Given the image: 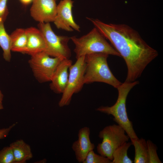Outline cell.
<instances>
[{
	"mask_svg": "<svg viewBox=\"0 0 163 163\" xmlns=\"http://www.w3.org/2000/svg\"><path fill=\"white\" fill-rule=\"evenodd\" d=\"M124 59L127 73L125 81L133 82L139 77L146 66L158 55L136 30L125 24L104 23L97 19L87 18Z\"/></svg>",
	"mask_w": 163,
	"mask_h": 163,
	"instance_id": "1",
	"label": "cell"
},
{
	"mask_svg": "<svg viewBox=\"0 0 163 163\" xmlns=\"http://www.w3.org/2000/svg\"><path fill=\"white\" fill-rule=\"evenodd\" d=\"M139 83L138 81L129 82L125 81L117 88L118 96L115 104L111 106H101L96 109L97 111L112 115L113 120L125 130L130 140L139 138L133 128L132 122L129 120L126 111L127 97L131 90Z\"/></svg>",
	"mask_w": 163,
	"mask_h": 163,
	"instance_id": "2",
	"label": "cell"
},
{
	"mask_svg": "<svg viewBox=\"0 0 163 163\" xmlns=\"http://www.w3.org/2000/svg\"><path fill=\"white\" fill-rule=\"evenodd\" d=\"M108 56L105 53H97L85 56L86 66L84 76V84L102 82L117 88L122 84L109 68L107 62Z\"/></svg>",
	"mask_w": 163,
	"mask_h": 163,
	"instance_id": "3",
	"label": "cell"
},
{
	"mask_svg": "<svg viewBox=\"0 0 163 163\" xmlns=\"http://www.w3.org/2000/svg\"><path fill=\"white\" fill-rule=\"evenodd\" d=\"M70 39L75 45L74 50L76 59L82 56L97 53L121 57L118 52L95 27L81 37L74 36L70 37Z\"/></svg>",
	"mask_w": 163,
	"mask_h": 163,
	"instance_id": "4",
	"label": "cell"
},
{
	"mask_svg": "<svg viewBox=\"0 0 163 163\" xmlns=\"http://www.w3.org/2000/svg\"><path fill=\"white\" fill-rule=\"evenodd\" d=\"M125 133L124 129L118 124L105 126L99 133L98 137L102 141L97 146L98 153L112 161V154L115 150L123 143L128 142L130 139Z\"/></svg>",
	"mask_w": 163,
	"mask_h": 163,
	"instance_id": "5",
	"label": "cell"
},
{
	"mask_svg": "<svg viewBox=\"0 0 163 163\" xmlns=\"http://www.w3.org/2000/svg\"><path fill=\"white\" fill-rule=\"evenodd\" d=\"M38 27L46 42L44 52L51 56L69 59L71 52L68 43L70 37L56 34L50 23H39Z\"/></svg>",
	"mask_w": 163,
	"mask_h": 163,
	"instance_id": "6",
	"label": "cell"
},
{
	"mask_svg": "<svg viewBox=\"0 0 163 163\" xmlns=\"http://www.w3.org/2000/svg\"><path fill=\"white\" fill-rule=\"evenodd\" d=\"M50 56L42 51L31 56L28 61L34 77L40 83L50 82L57 67L64 59Z\"/></svg>",
	"mask_w": 163,
	"mask_h": 163,
	"instance_id": "7",
	"label": "cell"
},
{
	"mask_svg": "<svg viewBox=\"0 0 163 163\" xmlns=\"http://www.w3.org/2000/svg\"><path fill=\"white\" fill-rule=\"evenodd\" d=\"M85 57V56H82L78 58L75 63L69 67L67 85L58 103L59 107L69 105L73 95L82 90L84 84V79L86 66Z\"/></svg>",
	"mask_w": 163,
	"mask_h": 163,
	"instance_id": "8",
	"label": "cell"
},
{
	"mask_svg": "<svg viewBox=\"0 0 163 163\" xmlns=\"http://www.w3.org/2000/svg\"><path fill=\"white\" fill-rule=\"evenodd\" d=\"M73 2L72 0H62L57 5L56 14L53 22L57 28L69 32L74 30L80 31V27L73 16Z\"/></svg>",
	"mask_w": 163,
	"mask_h": 163,
	"instance_id": "9",
	"label": "cell"
},
{
	"mask_svg": "<svg viewBox=\"0 0 163 163\" xmlns=\"http://www.w3.org/2000/svg\"><path fill=\"white\" fill-rule=\"evenodd\" d=\"M55 0H34L30 8L31 17L39 23L53 22L56 14Z\"/></svg>",
	"mask_w": 163,
	"mask_h": 163,
	"instance_id": "10",
	"label": "cell"
},
{
	"mask_svg": "<svg viewBox=\"0 0 163 163\" xmlns=\"http://www.w3.org/2000/svg\"><path fill=\"white\" fill-rule=\"evenodd\" d=\"M90 129L85 126L78 131V138L72 144V148L75 152L76 160L79 163H82L89 152L93 150L94 144L90 139Z\"/></svg>",
	"mask_w": 163,
	"mask_h": 163,
	"instance_id": "11",
	"label": "cell"
},
{
	"mask_svg": "<svg viewBox=\"0 0 163 163\" xmlns=\"http://www.w3.org/2000/svg\"><path fill=\"white\" fill-rule=\"evenodd\" d=\"M72 64L69 59H62L57 67L50 81V88L56 94L62 93L67 85L68 69Z\"/></svg>",
	"mask_w": 163,
	"mask_h": 163,
	"instance_id": "12",
	"label": "cell"
},
{
	"mask_svg": "<svg viewBox=\"0 0 163 163\" xmlns=\"http://www.w3.org/2000/svg\"><path fill=\"white\" fill-rule=\"evenodd\" d=\"M26 29L27 42L23 53L30 56L44 51L46 45L44 37L39 28L30 27Z\"/></svg>",
	"mask_w": 163,
	"mask_h": 163,
	"instance_id": "13",
	"label": "cell"
},
{
	"mask_svg": "<svg viewBox=\"0 0 163 163\" xmlns=\"http://www.w3.org/2000/svg\"><path fill=\"white\" fill-rule=\"evenodd\" d=\"M9 146L12 150L15 163H25L32 158L30 145L23 139L17 140L11 143Z\"/></svg>",
	"mask_w": 163,
	"mask_h": 163,
	"instance_id": "14",
	"label": "cell"
},
{
	"mask_svg": "<svg viewBox=\"0 0 163 163\" xmlns=\"http://www.w3.org/2000/svg\"><path fill=\"white\" fill-rule=\"evenodd\" d=\"M11 40V51L23 53L27 42L26 29H16L10 35Z\"/></svg>",
	"mask_w": 163,
	"mask_h": 163,
	"instance_id": "15",
	"label": "cell"
},
{
	"mask_svg": "<svg viewBox=\"0 0 163 163\" xmlns=\"http://www.w3.org/2000/svg\"><path fill=\"white\" fill-rule=\"evenodd\" d=\"M135 149V163H148L149 159L146 141L143 138L131 140Z\"/></svg>",
	"mask_w": 163,
	"mask_h": 163,
	"instance_id": "16",
	"label": "cell"
},
{
	"mask_svg": "<svg viewBox=\"0 0 163 163\" xmlns=\"http://www.w3.org/2000/svg\"><path fill=\"white\" fill-rule=\"evenodd\" d=\"M4 23L3 21H0V46L3 51L4 59L9 62L11 59V40L10 35L5 29Z\"/></svg>",
	"mask_w": 163,
	"mask_h": 163,
	"instance_id": "17",
	"label": "cell"
},
{
	"mask_svg": "<svg viewBox=\"0 0 163 163\" xmlns=\"http://www.w3.org/2000/svg\"><path fill=\"white\" fill-rule=\"evenodd\" d=\"M132 145L131 142H126L117 148L112 154L111 163H133V161L127 155L128 149Z\"/></svg>",
	"mask_w": 163,
	"mask_h": 163,
	"instance_id": "18",
	"label": "cell"
},
{
	"mask_svg": "<svg viewBox=\"0 0 163 163\" xmlns=\"http://www.w3.org/2000/svg\"><path fill=\"white\" fill-rule=\"evenodd\" d=\"M82 163H111L108 158L96 154L93 150L89 152Z\"/></svg>",
	"mask_w": 163,
	"mask_h": 163,
	"instance_id": "19",
	"label": "cell"
},
{
	"mask_svg": "<svg viewBox=\"0 0 163 163\" xmlns=\"http://www.w3.org/2000/svg\"><path fill=\"white\" fill-rule=\"evenodd\" d=\"M149 159L148 163H161L157 153V147L151 141H146Z\"/></svg>",
	"mask_w": 163,
	"mask_h": 163,
	"instance_id": "20",
	"label": "cell"
},
{
	"mask_svg": "<svg viewBox=\"0 0 163 163\" xmlns=\"http://www.w3.org/2000/svg\"><path fill=\"white\" fill-rule=\"evenodd\" d=\"M0 163H15L13 151L10 146L0 150Z\"/></svg>",
	"mask_w": 163,
	"mask_h": 163,
	"instance_id": "21",
	"label": "cell"
},
{
	"mask_svg": "<svg viewBox=\"0 0 163 163\" xmlns=\"http://www.w3.org/2000/svg\"><path fill=\"white\" fill-rule=\"evenodd\" d=\"M8 0H0V21L4 22L9 12L7 5Z\"/></svg>",
	"mask_w": 163,
	"mask_h": 163,
	"instance_id": "22",
	"label": "cell"
},
{
	"mask_svg": "<svg viewBox=\"0 0 163 163\" xmlns=\"http://www.w3.org/2000/svg\"><path fill=\"white\" fill-rule=\"evenodd\" d=\"M16 125L15 123H13L9 127L0 129V139L6 138L9 133Z\"/></svg>",
	"mask_w": 163,
	"mask_h": 163,
	"instance_id": "23",
	"label": "cell"
},
{
	"mask_svg": "<svg viewBox=\"0 0 163 163\" xmlns=\"http://www.w3.org/2000/svg\"><path fill=\"white\" fill-rule=\"evenodd\" d=\"M3 97V94L0 90V110H1L4 109L2 104Z\"/></svg>",
	"mask_w": 163,
	"mask_h": 163,
	"instance_id": "24",
	"label": "cell"
},
{
	"mask_svg": "<svg viewBox=\"0 0 163 163\" xmlns=\"http://www.w3.org/2000/svg\"><path fill=\"white\" fill-rule=\"evenodd\" d=\"M34 0H20L21 2L24 5H28L31 2H33Z\"/></svg>",
	"mask_w": 163,
	"mask_h": 163,
	"instance_id": "25",
	"label": "cell"
},
{
	"mask_svg": "<svg viewBox=\"0 0 163 163\" xmlns=\"http://www.w3.org/2000/svg\"><path fill=\"white\" fill-rule=\"evenodd\" d=\"M56 1L57 0H55Z\"/></svg>",
	"mask_w": 163,
	"mask_h": 163,
	"instance_id": "26",
	"label": "cell"
}]
</instances>
